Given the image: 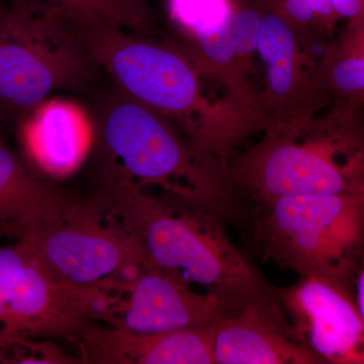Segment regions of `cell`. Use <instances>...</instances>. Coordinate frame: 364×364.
<instances>
[{
  "instance_id": "2e32d148",
  "label": "cell",
  "mask_w": 364,
  "mask_h": 364,
  "mask_svg": "<svg viewBox=\"0 0 364 364\" xmlns=\"http://www.w3.org/2000/svg\"><path fill=\"white\" fill-rule=\"evenodd\" d=\"M355 35L328 67V81L333 90L352 97H360L364 90L363 26H359Z\"/></svg>"
},
{
  "instance_id": "7c38bea8",
  "label": "cell",
  "mask_w": 364,
  "mask_h": 364,
  "mask_svg": "<svg viewBox=\"0 0 364 364\" xmlns=\"http://www.w3.org/2000/svg\"><path fill=\"white\" fill-rule=\"evenodd\" d=\"M215 322L205 327L138 334L91 325L77 340L82 363L215 364Z\"/></svg>"
},
{
  "instance_id": "3957f363",
  "label": "cell",
  "mask_w": 364,
  "mask_h": 364,
  "mask_svg": "<svg viewBox=\"0 0 364 364\" xmlns=\"http://www.w3.org/2000/svg\"><path fill=\"white\" fill-rule=\"evenodd\" d=\"M363 226L364 193L257 202L256 238L268 258L346 287L358 272Z\"/></svg>"
},
{
  "instance_id": "52a82bcc",
  "label": "cell",
  "mask_w": 364,
  "mask_h": 364,
  "mask_svg": "<svg viewBox=\"0 0 364 364\" xmlns=\"http://www.w3.org/2000/svg\"><path fill=\"white\" fill-rule=\"evenodd\" d=\"M97 200H81L26 240L16 242L53 279L123 294L151 264L140 242L102 223Z\"/></svg>"
},
{
  "instance_id": "44dd1931",
  "label": "cell",
  "mask_w": 364,
  "mask_h": 364,
  "mask_svg": "<svg viewBox=\"0 0 364 364\" xmlns=\"http://www.w3.org/2000/svg\"><path fill=\"white\" fill-rule=\"evenodd\" d=\"M119 1H121L124 6L130 7L132 11L141 16L140 0H119Z\"/></svg>"
},
{
  "instance_id": "ba28073f",
  "label": "cell",
  "mask_w": 364,
  "mask_h": 364,
  "mask_svg": "<svg viewBox=\"0 0 364 364\" xmlns=\"http://www.w3.org/2000/svg\"><path fill=\"white\" fill-rule=\"evenodd\" d=\"M296 331L327 363H363L364 320L347 287L304 277L296 287L277 289Z\"/></svg>"
},
{
  "instance_id": "7a4b0ae2",
  "label": "cell",
  "mask_w": 364,
  "mask_h": 364,
  "mask_svg": "<svg viewBox=\"0 0 364 364\" xmlns=\"http://www.w3.org/2000/svg\"><path fill=\"white\" fill-rule=\"evenodd\" d=\"M73 21L93 61L104 66L129 97L178 122L198 161L207 164L215 155L224 163L232 146L250 131L207 102L195 67L181 53L124 35L121 23L107 18L74 13Z\"/></svg>"
},
{
  "instance_id": "5b68a950",
  "label": "cell",
  "mask_w": 364,
  "mask_h": 364,
  "mask_svg": "<svg viewBox=\"0 0 364 364\" xmlns=\"http://www.w3.org/2000/svg\"><path fill=\"white\" fill-rule=\"evenodd\" d=\"M105 141L122 169L140 186H158L177 200L222 219L232 200L225 182L196 159L166 117L129 97L112 107Z\"/></svg>"
},
{
  "instance_id": "e0dca14e",
  "label": "cell",
  "mask_w": 364,
  "mask_h": 364,
  "mask_svg": "<svg viewBox=\"0 0 364 364\" xmlns=\"http://www.w3.org/2000/svg\"><path fill=\"white\" fill-rule=\"evenodd\" d=\"M55 6H63L71 11L98 16L124 23H136L141 21V16L132 11L130 7L124 6L119 0H46Z\"/></svg>"
},
{
  "instance_id": "6da1fadb",
  "label": "cell",
  "mask_w": 364,
  "mask_h": 364,
  "mask_svg": "<svg viewBox=\"0 0 364 364\" xmlns=\"http://www.w3.org/2000/svg\"><path fill=\"white\" fill-rule=\"evenodd\" d=\"M95 200L107 219L140 242L153 267L205 287L228 316L279 301L212 213L153 198L119 165L107 172Z\"/></svg>"
},
{
  "instance_id": "9c48e42d",
  "label": "cell",
  "mask_w": 364,
  "mask_h": 364,
  "mask_svg": "<svg viewBox=\"0 0 364 364\" xmlns=\"http://www.w3.org/2000/svg\"><path fill=\"white\" fill-rule=\"evenodd\" d=\"M109 326L138 334L193 329L228 316L210 294L150 264L128 284Z\"/></svg>"
},
{
  "instance_id": "ffe728a7",
  "label": "cell",
  "mask_w": 364,
  "mask_h": 364,
  "mask_svg": "<svg viewBox=\"0 0 364 364\" xmlns=\"http://www.w3.org/2000/svg\"><path fill=\"white\" fill-rule=\"evenodd\" d=\"M356 296L354 299L356 308H358V313L360 314L361 317L363 318V291H364V272L363 269L358 270L356 272Z\"/></svg>"
},
{
  "instance_id": "4fadbf2b",
  "label": "cell",
  "mask_w": 364,
  "mask_h": 364,
  "mask_svg": "<svg viewBox=\"0 0 364 364\" xmlns=\"http://www.w3.org/2000/svg\"><path fill=\"white\" fill-rule=\"evenodd\" d=\"M76 202L41 181L0 140V239L26 240Z\"/></svg>"
},
{
  "instance_id": "30bf717a",
  "label": "cell",
  "mask_w": 364,
  "mask_h": 364,
  "mask_svg": "<svg viewBox=\"0 0 364 364\" xmlns=\"http://www.w3.org/2000/svg\"><path fill=\"white\" fill-rule=\"evenodd\" d=\"M215 364H325L280 310L279 299L215 322Z\"/></svg>"
},
{
  "instance_id": "5bb4252c",
  "label": "cell",
  "mask_w": 364,
  "mask_h": 364,
  "mask_svg": "<svg viewBox=\"0 0 364 364\" xmlns=\"http://www.w3.org/2000/svg\"><path fill=\"white\" fill-rule=\"evenodd\" d=\"M257 50L267 64L268 109L277 116L269 124H287L309 86L296 28L275 11L261 14Z\"/></svg>"
},
{
  "instance_id": "277c9868",
  "label": "cell",
  "mask_w": 364,
  "mask_h": 364,
  "mask_svg": "<svg viewBox=\"0 0 364 364\" xmlns=\"http://www.w3.org/2000/svg\"><path fill=\"white\" fill-rule=\"evenodd\" d=\"M92 61L70 9L21 0L0 9V104L4 107L30 111L51 91L82 82Z\"/></svg>"
},
{
  "instance_id": "8fae6325",
  "label": "cell",
  "mask_w": 364,
  "mask_h": 364,
  "mask_svg": "<svg viewBox=\"0 0 364 364\" xmlns=\"http://www.w3.org/2000/svg\"><path fill=\"white\" fill-rule=\"evenodd\" d=\"M23 154L44 176L63 179L90 154L95 129L87 112L72 100L52 98L30 109L20 123Z\"/></svg>"
},
{
  "instance_id": "9a60e30c",
  "label": "cell",
  "mask_w": 364,
  "mask_h": 364,
  "mask_svg": "<svg viewBox=\"0 0 364 364\" xmlns=\"http://www.w3.org/2000/svg\"><path fill=\"white\" fill-rule=\"evenodd\" d=\"M169 11L191 38L222 28L234 14L229 0H169Z\"/></svg>"
},
{
  "instance_id": "ac0fdd59",
  "label": "cell",
  "mask_w": 364,
  "mask_h": 364,
  "mask_svg": "<svg viewBox=\"0 0 364 364\" xmlns=\"http://www.w3.org/2000/svg\"><path fill=\"white\" fill-rule=\"evenodd\" d=\"M339 18H348L353 25L363 23L364 0H329Z\"/></svg>"
},
{
  "instance_id": "d6986e66",
  "label": "cell",
  "mask_w": 364,
  "mask_h": 364,
  "mask_svg": "<svg viewBox=\"0 0 364 364\" xmlns=\"http://www.w3.org/2000/svg\"><path fill=\"white\" fill-rule=\"evenodd\" d=\"M305 1L312 9L318 23L332 26L334 21L339 18L333 9L329 0H305Z\"/></svg>"
},
{
  "instance_id": "8992f818",
  "label": "cell",
  "mask_w": 364,
  "mask_h": 364,
  "mask_svg": "<svg viewBox=\"0 0 364 364\" xmlns=\"http://www.w3.org/2000/svg\"><path fill=\"white\" fill-rule=\"evenodd\" d=\"M349 136L299 140L296 124H268L265 138L232 170L237 188L256 202L284 196L364 193L363 152Z\"/></svg>"
}]
</instances>
